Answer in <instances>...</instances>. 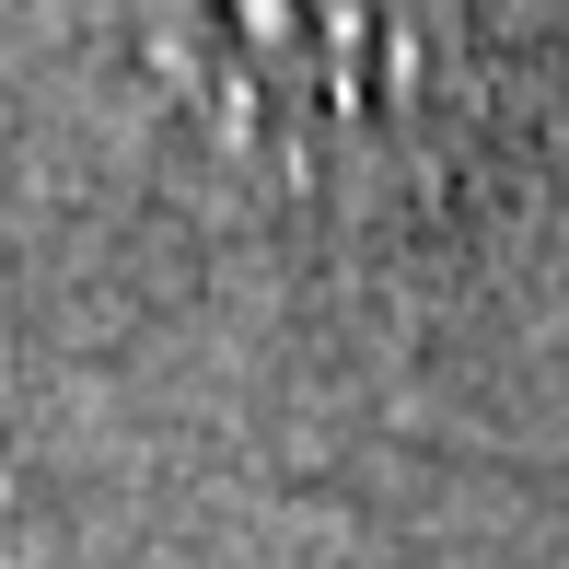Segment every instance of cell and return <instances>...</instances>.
Wrapping results in <instances>:
<instances>
[{
    "mask_svg": "<svg viewBox=\"0 0 569 569\" xmlns=\"http://www.w3.org/2000/svg\"><path fill=\"white\" fill-rule=\"evenodd\" d=\"M151 59L244 174L338 221H430L488 140L453 0H151Z\"/></svg>",
    "mask_w": 569,
    "mask_h": 569,
    "instance_id": "cell-1",
    "label": "cell"
}]
</instances>
